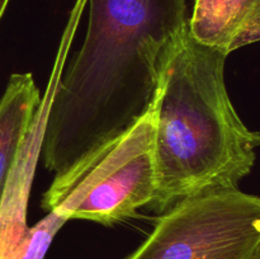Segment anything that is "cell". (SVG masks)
<instances>
[{
  "label": "cell",
  "mask_w": 260,
  "mask_h": 259,
  "mask_svg": "<svg viewBox=\"0 0 260 259\" xmlns=\"http://www.w3.org/2000/svg\"><path fill=\"white\" fill-rule=\"evenodd\" d=\"M86 35L51 103L43 165L65 172L149 111L165 60L188 28L187 0H88Z\"/></svg>",
  "instance_id": "cell-1"
},
{
  "label": "cell",
  "mask_w": 260,
  "mask_h": 259,
  "mask_svg": "<svg viewBox=\"0 0 260 259\" xmlns=\"http://www.w3.org/2000/svg\"><path fill=\"white\" fill-rule=\"evenodd\" d=\"M226 58L187 28L165 60L155 94L156 193L150 206L157 212L203 190L239 188L255 165L260 135L231 102Z\"/></svg>",
  "instance_id": "cell-2"
},
{
  "label": "cell",
  "mask_w": 260,
  "mask_h": 259,
  "mask_svg": "<svg viewBox=\"0 0 260 259\" xmlns=\"http://www.w3.org/2000/svg\"><path fill=\"white\" fill-rule=\"evenodd\" d=\"M154 140L155 98L126 131L56 174L41 207L104 226L135 217L156 193Z\"/></svg>",
  "instance_id": "cell-3"
},
{
  "label": "cell",
  "mask_w": 260,
  "mask_h": 259,
  "mask_svg": "<svg viewBox=\"0 0 260 259\" xmlns=\"http://www.w3.org/2000/svg\"><path fill=\"white\" fill-rule=\"evenodd\" d=\"M124 259H260V198L240 188L183 198Z\"/></svg>",
  "instance_id": "cell-4"
},
{
  "label": "cell",
  "mask_w": 260,
  "mask_h": 259,
  "mask_svg": "<svg viewBox=\"0 0 260 259\" xmlns=\"http://www.w3.org/2000/svg\"><path fill=\"white\" fill-rule=\"evenodd\" d=\"M86 5L88 0H76L69 14L46 90L13 160L0 205V259H14L29 230L27 225L28 201L38 160L42 155L47 117Z\"/></svg>",
  "instance_id": "cell-5"
},
{
  "label": "cell",
  "mask_w": 260,
  "mask_h": 259,
  "mask_svg": "<svg viewBox=\"0 0 260 259\" xmlns=\"http://www.w3.org/2000/svg\"><path fill=\"white\" fill-rule=\"evenodd\" d=\"M188 29L198 43L229 56L260 38V0H196Z\"/></svg>",
  "instance_id": "cell-6"
},
{
  "label": "cell",
  "mask_w": 260,
  "mask_h": 259,
  "mask_svg": "<svg viewBox=\"0 0 260 259\" xmlns=\"http://www.w3.org/2000/svg\"><path fill=\"white\" fill-rule=\"evenodd\" d=\"M41 96L30 73L12 74L0 96V205L13 160Z\"/></svg>",
  "instance_id": "cell-7"
},
{
  "label": "cell",
  "mask_w": 260,
  "mask_h": 259,
  "mask_svg": "<svg viewBox=\"0 0 260 259\" xmlns=\"http://www.w3.org/2000/svg\"><path fill=\"white\" fill-rule=\"evenodd\" d=\"M68 221L65 216L60 215L56 211H48L42 220L30 226L14 259L45 258L55 236Z\"/></svg>",
  "instance_id": "cell-8"
},
{
  "label": "cell",
  "mask_w": 260,
  "mask_h": 259,
  "mask_svg": "<svg viewBox=\"0 0 260 259\" xmlns=\"http://www.w3.org/2000/svg\"><path fill=\"white\" fill-rule=\"evenodd\" d=\"M9 2L10 0H0V20H2L3 15H4L5 10H7Z\"/></svg>",
  "instance_id": "cell-9"
}]
</instances>
